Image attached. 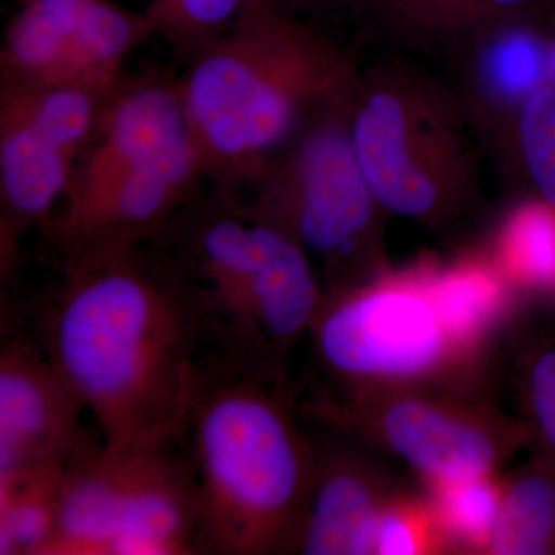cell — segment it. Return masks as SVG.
<instances>
[{"label":"cell","mask_w":555,"mask_h":555,"mask_svg":"<svg viewBox=\"0 0 555 555\" xmlns=\"http://www.w3.org/2000/svg\"><path fill=\"white\" fill-rule=\"evenodd\" d=\"M82 0H30L11 25L7 62L31 86H80Z\"/></svg>","instance_id":"5bb4252c"},{"label":"cell","mask_w":555,"mask_h":555,"mask_svg":"<svg viewBox=\"0 0 555 555\" xmlns=\"http://www.w3.org/2000/svg\"><path fill=\"white\" fill-rule=\"evenodd\" d=\"M338 436L385 449L425 483L499 474L537 443L528 418L485 397L420 386H385L299 404Z\"/></svg>","instance_id":"5b68a950"},{"label":"cell","mask_w":555,"mask_h":555,"mask_svg":"<svg viewBox=\"0 0 555 555\" xmlns=\"http://www.w3.org/2000/svg\"><path fill=\"white\" fill-rule=\"evenodd\" d=\"M201 167L192 139L98 188L72 193L54 229L57 240L67 250L137 243L167 224Z\"/></svg>","instance_id":"9c48e42d"},{"label":"cell","mask_w":555,"mask_h":555,"mask_svg":"<svg viewBox=\"0 0 555 555\" xmlns=\"http://www.w3.org/2000/svg\"><path fill=\"white\" fill-rule=\"evenodd\" d=\"M308 338L315 377L302 403L385 386L483 397L485 353L449 331L426 272L335 292Z\"/></svg>","instance_id":"3957f363"},{"label":"cell","mask_w":555,"mask_h":555,"mask_svg":"<svg viewBox=\"0 0 555 555\" xmlns=\"http://www.w3.org/2000/svg\"><path fill=\"white\" fill-rule=\"evenodd\" d=\"M64 283L39 339L93 416L105 447L126 449L184 433L203 327L171 264L134 243L68 251Z\"/></svg>","instance_id":"6da1fadb"},{"label":"cell","mask_w":555,"mask_h":555,"mask_svg":"<svg viewBox=\"0 0 555 555\" xmlns=\"http://www.w3.org/2000/svg\"><path fill=\"white\" fill-rule=\"evenodd\" d=\"M506 275L525 286L555 287V211L531 204L518 208L500 243Z\"/></svg>","instance_id":"ffe728a7"},{"label":"cell","mask_w":555,"mask_h":555,"mask_svg":"<svg viewBox=\"0 0 555 555\" xmlns=\"http://www.w3.org/2000/svg\"><path fill=\"white\" fill-rule=\"evenodd\" d=\"M400 492L363 455L318 447V466L297 553L374 555L375 532L387 503Z\"/></svg>","instance_id":"30bf717a"},{"label":"cell","mask_w":555,"mask_h":555,"mask_svg":"<svg viewBox=\"0 0 555 555\" xmlns=\"http://www.w3.org/2000/svg\"><path fill=\"white\" fill-rule=\"evenodd\" d=\"M79 397L40 339L3 335L0 349V476L65 462L86 436Z\"/></svg>","instance_id":"52a82bcc"},{"label":"cell","mask_w":555,"mask_h":555,"mask_svg":"<svg viewBox=\"0 0 555 555\" xmlns=\"http://www.w3.org/2000/svg\"><path fill=\"white\" fill-rule=\"evenodd\" d=\"M254 0H153L152 25L182 43L218 38L248 16Z\"/></svg>","instance_id":"603a6c76"},{"label":"cell","mask_w":555,"mask_h":555,"mask_svg":"<svg viewBox=\"0 0 555 555\" xmlns=\"http://www.w3.org/2000/svg\"><path fill=\"white\" fill-rule=\"evenodd\" d=\"M287 377L203 357L184 440L201 554L297 553L318 466Z\"/></svg>","instance_id":"7a4b0ae2"},{"label":"cell","mask_w":555,"mask_h":555,"mask_svg":"<svg viewBox=\"0 0 555 555\" xmlns=\"http://www.w3.org/2000/svg\"><path fill=\"white\" fill-rule=\"evenodd\" d=\"M434 305L452 335L467 349L485 353L488 339L509 313L506 281L495 270L466 262L426 272Z\"/></svg>","instance_id":"2e32d148"},{"label":"cell","mask_w":555,"mask_h":555,"mask_svg":"<svg viewBox=\"0 0 555 555\" xmlns=\"http://www.w3.org/2000/svg\"><path fill=\"white\" fill-rule=\"evenodd\" d=\"M517 371L526 418L534 426L537 444L555 460V338H534L521 347Z\"/></svg>","instance_id":"cb8c5ba5"},{"label":"cell","mask_w":555,"mask_h":555,"mask_svg":"<svg viewBox=\"0 0 555 555\" xmlns=\"http://www.w3.org/2000/svg\"><path fill=\"white\" fill-rule=\"evenodd\" d=\"M65 462L0 476V555L46 554L56 526Z\"/></svg>","instance_id":"e0dca14e"},{"label":"cell","mask_w":555,"mask_h":555,"mask_svg":"<svg viewBox=\"0 0 555 555\" xmlns=\"http://www.w3.org/2000/svg\"><path fill=\"white\" fill-rule=\"evenodd\" d=\"M489 89L503 100L526 101L547 82V49L525 31L496 39L483 65Z\"/></svg>","instance_id":"44dd1931"},{"label":"cell","mask_w":555,"mask_h":555,"mask_svg":"<svg viewBox=\"0 0 555 555\" xmlns=\"http://www.w3.org/2000/svg\"><path fill=\"white\" fill-rule=\"evenodd\" d=\"M529 2L532 0H398V3L404 9L440 11V13L451 14H465V11L477 10L509 11L528 5Z\"/></svg>","instance_id":"484cf974"},{"label":"cell","mask_w":555,"mask_h":555,"mask_svg":"<svg viewBox=\"0 0 555 555\" xmlns=\"http://www.w3.org/2000/svg\"><path fill=\"white\" fill-rule=\"evenodd\" d=\"M72 153L30 124L2 113L0 177L7 207V241L24 225L42 221L69 185Z\"/></svg>","instance_id":"4fadbf2b"},{"label":"cell","mask_w":555,"mask_h":555,"mask_svg":"<svg viewBox=\"0 0 555 555\" xmlns=\"http://www.w3.org/2000/svg\"><path fill=\"white\" fill-rule=\"evenodd\" d=\"M449 553L436 516L425 499L397 492L379 517L374 555Z\"/></svg>","instance_id":"7402d4cb"},{"label":"cell","mask_w":555,"mask_h":555,"mask_svg":"<svg viewBox=\"0 0 555 555\" xmlns=\"http://www.w3.org/2000/svg\"><path fill=\"white\" fill-rule=\"evenodd\" d=\"M521 152L535 188L555 211V86L546 83L525 101L520 115Z\"/></svg>","instance_id":"d4e9b609"},{"label":"cell","mask_w":555,"mask_h":555,"mask_svg":"<svg viewBox=\"0 0 555 555\" xmlns=\"http://www.w3.org/2000/svg\"><path fill=\"white\" fill-rule=\"evenodd\" d=\"M537 451L503 478L489 555H555V460L540 444Z\"/></svg>","instance_id":"9a60e30c"},{"label":"cell","mask_w":555,"mask_h":555,"mask_svg":"<svg viewBox=\"0 0 555 555\" xmlns=\"http://www.w3.org/2000/svg\"><path fill=\"white\" fill-rule=\"evenodd\" d=\"M192 139L179 91L160 87L130 91L109 109L101 141L72 193L98 188Z\"/></svg>","instance_id":"7c38bea8"},{"label":"cell","mask_w":555,"mask_h":555,"mask_svg":"<svg viewBox=\"0 0 555 555\" xmlns=\"http://www.w3.org/2000/svg\"><path fill=\"white\" fill-rule=\"evenodd\" d=\"M353 152L375 199L393 214L426 218L438 206V189L409 147L406 112L390 93H377L358 113Z\"/></svg>","instance_id":"8fae6325"},{"label":"cell","mask_w":555,"mask_h":555,"mask_svg":"<svg viewBox=\"0 0 555 555\" xmlns=\"http://www.w3.org/2000/svg\"><path fill=\"white\" fill-rule=\"evenodd\" d=\"M318 78L301 40L259 14L203 46L179 91L203 166L243 169L278 144Z\"/></svg>","instance_id":"277c9868"},{"label":"cell","mask_w":555,"mask_h":555,"mask_svg":"<svg viewBox=\"0 0 555 555\" xmlns=\"http://www.w3.org/2000/svg\"><path fill=\"white\" fill-rule=\"evenodd\" d=\"M105 448L115 520L109 555L201 554L198 491L182 436L144 447Z\"/></svg>","instance_id":"8992f818"},{"label":"cell","mask_w":555,"mask_h":555,"mask_svg":"<svg viewBox=\"0 0 555 555\" xmlns=\"http://www.w3.org/2000/svg\"><path fill=\"white\" fill-rule=\"evenodd\" d=\"M297 195L280 210L257 217L326 258L356 254L374 218V193L352 139L328 129L310 139L298 167Z\"/></svg>","instance_id":"ba28073f"},{"label":"cell","mask_w":555,"mask_h":555,"mask_svg":"<svg viewBox=\"0 0 555 555\" xmlns=\"http://www.w3.org/2000/svg\"><path fill=\"white\" fill-rule=\"evenodd\" d=\"M547 82L555 86V39L547 49Z\"/></svg>","instance_id":"4316f807"},{"label":"cell","mask_w":555,"mask_h":555,"mask_svg":"<svg viewBox=\"0 0 555 555\" xmlns=\"http://www.w3.org/2000/svg\"><path fill=\"white\" fill-rule=\"evenodd\" d=\"M425 486L449 553L488 554L502 511L503 478L485 474Z\"/></svg>","instance_id":"ac0fdd59"},{"label":"cell","mask_w":555,"mask_h":555,"mask_svg":"<svg viewBox=\"0 0 555 555\" xmlns=\"http://www.w3.org/2000/svg\"><path fill=\"white\" fill-rule=\"evenodd\" d=\"M98 98L83 87L24 83L7 93L2 113L25 120L75 155L93 129Z\"/></svg>","instance_id":"d6986e66"}]
</instances>
